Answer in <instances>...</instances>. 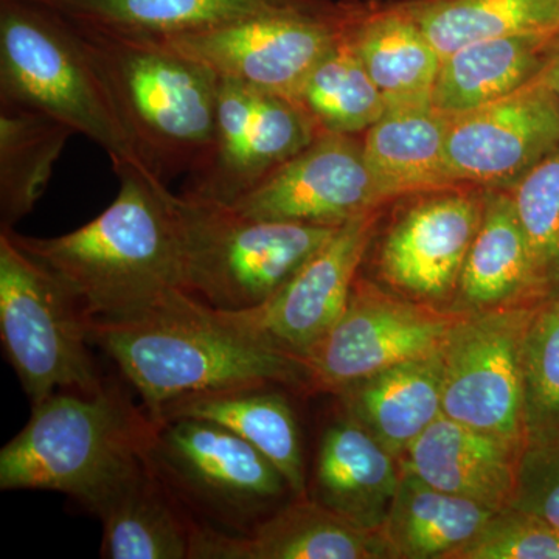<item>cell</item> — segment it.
Returning a JSON list of instances; mask_svg holds the SVG:
<instances>
[{
	"instance_id": "28",
	"label": "cell",
	"mask_w": 559,
	"mask_h": 559,
	"mask_svg": "<svg viewBox=\"0 0 559 559\" xmlns=\"http://www.w3.org/2000/svg\"><path fill=\"white\" fill-rule=\"evenodd\" d=\"M495 513L430 487L401 466L399 489L380 532L393 559H452Z\"/></svg>"
},
{
	"instance_id": "35",
	"label": "cell",
	"mask_w": 559,
	"mask_h": 559,
	"mask_svg": "<svg viewBox=\"0 0 559 559\" xmlns=\"http://www.w3.org/2000/svg\"><path fill=\"white\" fill-rule=\"evenodd\" d=\"M510 507L559 528V429L525 437Z\"/></svg>"
},
{
	"instance_id": "5",
	"label": "cell",
	"mask_w": 559,
	"mask_h": 559,
	"mask_svg": "<svg viewBox=\"0 0 559 559\" xmlns=\"http://www.w3.org/2000/svg\"><path fill=\"white\" fill-rule=\"evenodd\" d=\"M0 103L86 135L114 170H146L72 22L32 0H0Z\"/></svg>"
},
{
	"instance_id": "18",
	"label": "cell",
	"mask_w": 559,
	"mask_h": 559,
	"mask_svg": "<svg viewBox=\"0 0 559 559\" xmlns=\"http://www.w3.org/2000/svg\"><path fill=\"white\" fill-rule=\"evenodd\" d=\"M400 480V459L344 412L320 437L308 498L359 527L380 532Z\"/></svg>"
},
{
	"instance_id": "8",
	"label": "cell",
	"mask_w": 559,
	"mask_h": 559,
	"mask_svg": "<svg viewBox=\"0 0 559 559\" xmlns=\"http://www.w3.org/2000/svg\"><path fill=\"white\" fill-rule=\"evenodd\" d=\"M151 466L191 514L246 535L290 495L271 460L229 429L198 418L154 421Z\"/></svg>"
},
{
	"instance_id": "4",
	"label": "cell",
	"mask_w": 559,
	"mask_h": 559,
	"mask_svg": "<svg viewBox=\"0 0 559 559\" xmlns=\"http://www.w3.org/2000/svg\"><path fill=\"white\" fill-rule=\"evenodd\" d=\"M72 25L146 170L164 182L193 171L212 146L218 76L164 40Z\"/></svg>"
},
{
	"instance_id": "25",
	"label": "cell",
	"mask_w": 559,
	"mask_h": 559,
	"mask_svg": "<svg viewBox=\"0 0 559 559\" xmlns=\"http://www.w3.org/2000/svg\"><path fill=\"white\" fill-rule=\"evenodd\" d=\"M97 518L103 524L100 557L106 559H191L201 525L148 457Z\"/></svg>"
},
{
	"instance_id": "9",
	"label": "cell",
	"mask_w": 559,
	"mask_h": 559,
	"mask_svg": "<svg viewBox=\"0 0 559 559\" xmlns=\"http://www.w3.org/2000/svg\"><path fill=\"white\" fill-rule=\"evenodd\" d=\"M344 14L345 5L311 0L160 40L219 80L296 102L312 69L340 43Z\"/></svg>"
},
{
	"instance_id": "36",
	"label": "cell",
	"mask_w": 559,
	"mask_h": 559,
	"mask_svg": "<svg viewBox=\"0 0 559 559\" xmlns=\"http://www.w3.org/2000/svg\"><path fill=\"white\" fill-rule=\"evenodd\" d=\"M538 84L549 94L551 102L559 109V39L555 44L549 61L544 66L543 72L539 73Z\"/></svg>"
},
{
	"instance_id": "27",
	"label": "cell",
	"mask_w": 559,
	"mask_h": 559,
	"mask_svg": "<svg viewBox=\"0 0 559 559\" xmlns=\"http://www.w3.org/2000/svg\"><path fill=\"white\" fill-rule=\"evenodd\" d=\"M57 11L73 24L139 36L168 39L212 31L311 0H32Z\"/></svg>"
},
{
	"instance_id": "19",
	"label": "cell",
	"mask_w": 559,
	"mask_h": 559,
	"mask_svg": "<svg viewBox=\"0 0 559 559\" xmlns=\"http://www.w3.org/2000/svg\"><path fill=\"white\" fill-rule=\"evenodd\" d=\"M521 450L511 441L441 415L400 463L430 487L500 511L513 500Z\"/></svg>"
},
{
	"instance_id": "24",
	"label": "cell",
	"mask_w": 559,
	"mask_h": 559,
	"mask_svg": "<svg viewBox=\"0 0 559 559\" xmlns=\"http://www.w3.org/2000/svg\"><path fill=\"white\" fill-rule=\"evenodd\" d=\"M336 395L345 414L401 459L443 415L441 352L378 371Z\"/></svg>"
},
{
	"instance_id": "6",
	"label": "cell",
	"mask_w": 559,
	"mask_h": 559,
	"mask_svg": "<svg viewBox=\"0 0 559 559\" xmlns=\"http://www.w3.org/2000/svg\"><path fill=\"white\" fill-rule=\"evenodd\" d=\"M183 290L213 310L259 308L337 227L250 218L230 205L175 194Z\"/></svg>"
},
{
	"instance_id": "33",
	"label": "cell",
	"mask_w": 559,
	"mask_h": 559,
	"mask_svg": "<svg viewBox=\"0 0 559 559\" xmlns=\"http://www.w3.org/2000/svg\"><path fill=\"white\" fill-rule=\"evenodd\" d=\"M525 437L559 429V288L536 305L524 344Z\"/></svg>"
},
{
	"instance_id": "21",
	"label": "cell",
	"mask_w": 559,
	"mask_h": 559,
	"mask_svg": "<svg viewBox=\"0 0 559 559\" xmlns=\"http://www.w3.org/2000/svg\"><path fill=\"white\" fill-rule=\"evenodd\" d=\"M451 116L432 103L389 106L364 132V157L382 202L455 187L447 160Z\"/></svg>"
},
{
	"instance_id": "26",
	"label": "cell",
	"mask_w": 559,
	"mask_h": 559,
	"mask_svg": "<svg viewBox=\"0 0 559 559\" xmlns=\"http://www.w3.org/2000/svg\"><path fill=\"white\" fill-rule=\"evenodd\" d=\"M558 39L532 33L462 47L441 60L430 103L457 116L509 97L538 79Z\"/></svg>"
},
{
	"instance_id": "31",
	"label": "cell",
	"mask_w": 559,
	"mask_h": 559,
	"mask_svg": "<svg viewBox=\"0 0 559 559\" xmlns=\"http://www.w3.org/2000/svg\"><path fill=\"white\" fill-rule=\"evenodd\" d=\"M296 102L320 131L347 135L366 132L389 108L344 35L312 69Z\"/></svg>"
},
{
	"instance_id": "11",
	"label": "cell",
	"mask_w": 559,
	"mask_h": 559,
	"mask_svg": "<svg viewBox=\"0 0 559 559\" xmlns=\"http://www.w3.org/2000/svg\"><path fill=\"white\" fill-rule=\"evenodd\" d=\"M460 312L356 280L341 318L305 355L310 389L336 395L396 364L437 355Z\"/></svg>"
},
{
	"instance_id": "10",
	"label": "cell",
	"mask_w": 559,
	"mask_h": 559,
	"mask_svg": "<svg viewBox=\"0 0 559 559\" xmlns=\"http://www.w3.org/2000/svg\"><path fill=\"white\" fill-rule=\"evenodd\" d=\"M538 304L460 312L441 348L443 415L524 444V344Z\"/></svg>"
},
{
	"instance_id": "13",
	"label": "cell",
	"mask_w": 559,
	"mask_h": 559,
	"mask_svg": "<svg viewBox=\"0 0 559 559\" xmlns=\"http://www.w3.org/2000/svg\"><path fill=\"white\" fill-rule=\"evenodd\" d=\"M381 204L362 140L320 132L230 207L250 218L340 227Z\"/></svg>"
},
{
	"instance_id": "16",
	"label": "cell",
	"mask_w": 559,
	"mask_h": 559,
	"mask_svg": "<svg viewBox=\"0 0 559 559\" xmlns=\"http://www.w3.org/2000/svg\"><path fill=\"white\" fill-rule=\"evenodd\" d=\"M481 207V190H441L407 209L390 227L378 252V272L384 282L425 304L454 296L479 229Z\"/></svg>"
},
{
	"instance_id": "15",
	"label": "cell",
	"mask_w": 559,
	"mask_h": 559,
	"mask_svg": "<svg viewBox=\"0 0 559 559\" xmlns=\"http://www.w3.org/2000/svg\"><path fill=\"white\" fill-rule=\"evenodd\" d=\"M559 145V109L533 81L509 97L451 116L448 170L455 186L510 190Z\"/></svg>"
},
{
	"instance_id": "30",
	"label": "cell",
	"mask_w": 559,
	"mask_h": 559,
	"mask_svg": "<svg viewBox=\"0 0 559 559\" xmlns=\"http://www.w3.org/2000/svg\"><path fill=\"white\" fill-rule=\"evenodd\" d=\"M403 5L441 60L480 40L559 35V0H406Z\"/></svg>"
},
{
	"instance_id": "32",
	"label": "cell",
	"mask_w": 559,
	"mask_h": 559,
	"mask_svg": "<svg viewBox=\"0 0 559 559\" xmlns=\"http://www.w3.org/2000/svg\"><path fill=\"white\" fill-rule=\"evenodd\" d=\"M544 293L559 288V145L509 190Z\"/></svg>"
},
{
	"instance_id": "29",
	"label": "cell",
	"mask_w": 559,
	"mask_h": 559,
	"mask_svg": "<svg viewBox=\"0 0 559 559\" xmlns=\"http://www.w3.org/2000/svg\"><path fill=\"white\" fill-rule=\"evenodd\" d=\"M73 134L62 121L0 103V230L31 215Z\"/></svg>"
},
{
	"instance_id": "3",
	"label": "cell",
	"mask_w": 559,
	"mask_h": 559,
	"mask_svg": "<svg viewBox=\"0 0 559 559\" xmlns=\"http://www.w3.org/2000/svg\"><path fill=\"white\" fill-rule=\"evenodd\" d=\"M153 430L117 385L53 393L0 451V489L61 492L98 516L146 462Z\"/></svg>"
},
{
	"instance_id": "2",
	"label": "cell",
	"mask_w": 559,
	"mask_h": 559,
	"mask_svg": "<svg viewBox=\"0 0 559 559\" xmlns=\"http://www.w3.org/2000/svg\"><path fill=\"white\" fill-rule=\"evenodd\" d=\"M116 173V200L80 229L53 238L10 230L22 249L66 283L87 318L100 322L148 311L183 290L167 182L134 165Z\"/></svg>"
},
{
	"instance_id": "34",
	"label": "cell",
	"mask_w": 559,
	"mask_h": 559,
	"mask_svg": "<svg viewBox=\"0 0 559 559\" xmlns=\"http://www.w3.org/2000/svg\"><path fill=\"white\" fill-rule=\"evenodd\" d=\"M452 559H559V528L509 507Z\"/></svg>"
},
{
	"instance_id": "7",
	"label": "cell",
	"mask_w": 559,
	"mask_h": 559,
	"mask_svg": "<svg viewBox=\"0 0 559 559\" xmlns=\"http://www.w3.org/2000/svg\"><path fill=\"white\" fill-rule=\"evenodd\" d=\"M90 322L66 283L0 230V340L32 406L105 385L90 352Z\"/></svg>"
},
{
	"instance_id": "17",
	"label": "cell",
	"mask_w": 559,
	"mask_h": 559,
	"mask_svg": "<svg viewBox=\"0 0 559 559\" xmlns=\"http://www.w3.org/2000/svg\"><path fill=\"white\" fill-rule=\"evenodd\" d=\"M191 559H393L381 532L353 524L304 496L246 535L201 524Z\"/></svg>"
},
{
	"instance_id": "1",
	"label": "cell",
	"mask_w": 559,
	"mask_h": 559,
	"mask_svg": "<svg viewBox=\"0 0 559 559\" xmlns=\"http://www.w3.org/2000/svg\"><path fill=\"white\" fill-rule=\"evenodd\" d=\"M91 344L119 367L151 419L173 401L277 384L310 389L307 364L230 322L186 290L112 322H90Z\"/></svg>"
},
{
	"instance_id": "20",
	"label": "cell",
	"mask_w": 559,
	"mask_h": 559,
	"mask_svg": "<svg viewBox=\"0 0 559 559\" xmlns=\"http://www.w3.org/2000/svg\"><path fill=\"white\" fill-rule=\"evenodd\" d=\"M484 207L463 264L455 311L533 305L546 299L509 190H481Z\"/></svg>"
},
{
	"instance_id": "14",
	"label": "cell",
	"mask_w": 559,
	"mask_h": 559,
	"mask_svg": "<svg viewBox=\"0 0 559 559\" xmlns=\"http://www.w3.org/2000/svg\"><path fill=\"white\" fill-rule=\"evenodd\" d=\"M374 224L377 212L342 224L261 307L221 312L240 329L304 359L347 308Z\"/></svg>"
},
{
	"instance_id": "22",
	"label": "cell",
	"mask_w": 559,
	"mask_h": 559,
	"mask_svg": "<svg viewBox=\"0 0 559 559\" xmlns=\"http://www.w3.org/2000/svg\"><path fill=\"white\" fill-rule=\"evenodd\" d=\"M342 35L388 106L430 103L441 57L403 2L385 9L345 5Z\"/></svg>"
},
{
	"instance_id": "12",
	"label": "cell",
	"mask_w": 559,
	"mask_h": 559,
	"mask_svg": "<svg viewBox=\"0 0 559 559\" xmlns=\"http://www.w3.org/2000/svg\"><path fill=\"white\" fill-rule=\"evenodd\" d=\"M299 103L219 80L212 146L182 194L234 205L320 134Z\"/></svg>"
},
{
	"instance_id": "23",
	"label": "cell",
	"mask_w": 559,
	"mask_h": 559,
	"mask_svg": "<svg viewBox=\"0 0 559 559\" xmlns=\"http://www.w3.org/2000/svg\"><path fill=\"white\" fill-rule=\"evenodd\" d=\"M277 388L263 384L187 396L168 404L154 421L198 418L229 429L271 460L294 498H304L308 496V476L299 421L293 404Z\"/></svg>"
}]
</instances>
